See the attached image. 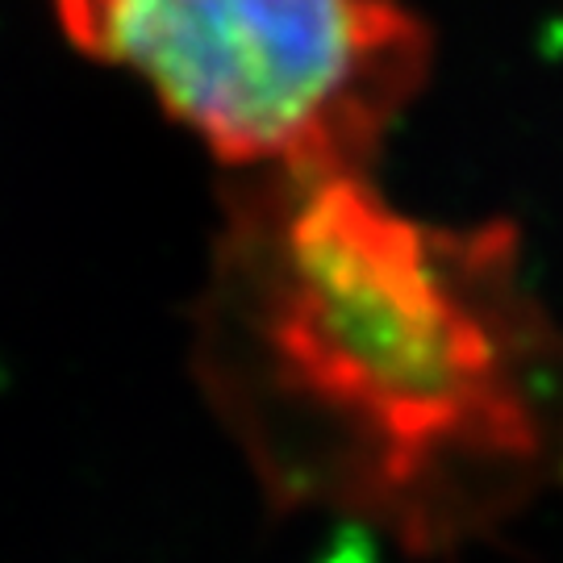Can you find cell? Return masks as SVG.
I'll list each match as a JSON object with an SVG mask.
<instances>
[{"instance_id": "obj_2", "label": "cell", "mask_w": 563, "mask_h": 563, "mask_svg": "<svg viewBox=\"0 0 563 563\" xmlns=\"http://www.w3.org/2000/svg\"><path fill=\"white\" fill-rule=\"evenodd\" d=\"M239 176L367 172L430 71L405 0H51Z\"/></svg>"}, {"instance_id": "obj_1", "label": "cell", "mask_w": 563, "mask_h": 563, "mask_svg": "<svg viewBox=\"0 0 563 563\" xmlns=\"http://www.w3.org/2000/svg\"><path fill=\"white\" fill-rule=\"evenodd\" d=\"M197 376L267 493L409 551L460 543L563 460V330L518 230L422 222L367 172L225 192Z\"/></svg>"}]
</instances>
